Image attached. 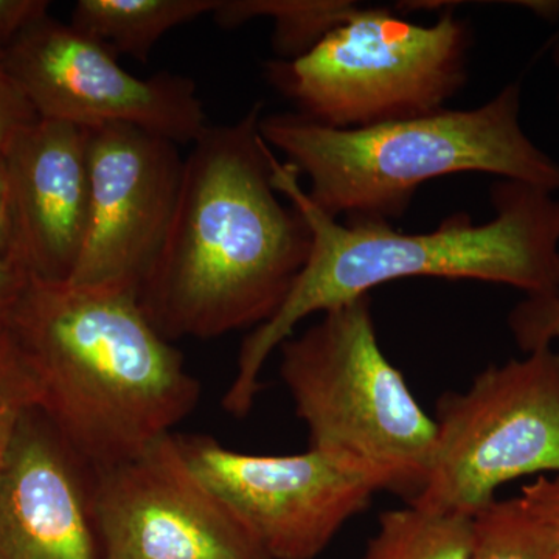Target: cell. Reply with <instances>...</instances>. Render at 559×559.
<instances>
[{
	"label": "cell",
	"mask_w": 559,
	"mask_h": 559,
	"mask_svg": "<svg viewBox=\"0 0 559 559\" xmlns=\"http://www.w3.org/2000/svg\"><path fill=\"white\" fill-rule=\"evenodd\" d=\"M263 103L209 127L183 159L175 215L139 304L168 341L257 329L282 307L311 252V230L272 183Z\"/></svg>",
	"instance_id": "6da1fadb"
},
{
	"label": "cell",
	"mask_w": 559,
	"mask_h": 559,
	"mask_svg": "<svg viewBox=\"0 0 559 559\" xmlns=\"http://www.w3.org/2000/svg\"><path fill=\"white\" fill-rule=\"evenodd\" d=\"M272 183L307 221L311 252L280 310L242 342L237 373L223 399L234 417L249 414L267 359L312 314L370 296L396 280H476L528 294L550 289L559 264V200L549 191L499 180L492 186L495 216L485 224L468 215L444 219L425 234H403L390 224L347 226L316 207L289 162L272 153Z\"/></svg>",
	"instance_id": "7a4b0ae2"
},
{
	"label": "cell",
	"mask_w": 559,
	"mask_h": 559,
	"mask_svg": "<svg viewBox=\"0 0 559 559\" xmlns=\"http://www.w3.org/2000/svg\"><path fill=\"white\" fill-rule=\"evenodd\" d=\"M10 330L40 388V406L87 466L135 457L197 409L201 384L135 294L33 277Z\"/></svg>",
	"instance_id": "3957f363"
},
{
	"label": "cell",
	"mask_w": 559,
	"mask_h": 559,
	"mask_svg": "<svg viewBox=\"0 0 559 559\" xmlns=\"http://www.w3.org/2000/svg\"><path fill=\"white\" fill-rule=\"evenodd\" d=\"M521 83L474 109L433 112L362 128H331L297 112L260 119V135L310 180L312 204L347 226L403 218L423 183L485 173L559 191V164L525 134Z\"/></svg>",
	"instance_id": "277c9868"
},
{
	"label": "cell",
	"mask_w": 559,
	"mask_h": 559,
	"mask_svg": "<svg viewBox=\"0 0 559 559\" xmlns=\"http://www.w3.org/2000/svg\"><path fill=\"white\" fill-rule=\"evenodd\" d=\"M278 349L308 450L377 471L411 502L428 479L436 421L382 352L370 296L322 312Z\"/></svg>",
	"instance_id": "5b68a950"
},
{
	"label": "cell",
	"mask_w": 559,
	"mask_h": 559,
	"mask_svg": "<svg viewBox=\"0 0 559 559\" xmlns=\"http://www.w3.org/2000/svg\"><path fill=\"white\" fill-rule=\"evenodd\" d=\"M473 32L447 10L432 25L358 7L294 60H272L267 80L297 114L331 128H362L447 108L468 79Z\"/></svg>",
	"instance_id": "8992f818"
},
{
	"label": "cell",
	"mask_w": 559,
	"mask_h": 559,
	"mask_svg": "<svg viewBox=\"0 0 559 559\" xmlns=\"http://www.w3.org/2000/svg\"><path fill=\"white\" fill-rule=\"evenodd\" d=\"M436 451L412 506L473 516L503 485L559 476V349L480 371L437 403Z\"/></svg>",
	"instance_id": "52a82bcc"
},
{
	"label": "cell",
	"mask_w": 559,
	"mask_h": 559,
	"mask_svg": "<svg viewBox=\"0 0 559 559\" xmlns=\"http://www.w3.org/2000/svg\"><path fill=\"white\" fill-rule=\"evenodd\" d=\"M191 469L249 528L270 559L318 558L380 491L377 471L307 450L255 455L209 436H176Z\"/></svg>",
	"instance_id": "ba28073f"
},
{
	"label": "cell",
	"mask_w": 559,
	"mask_h": 559,
	"mask_svg": "<svg viewBox=\"0 0 559 559\" xmlns=\"http://www.w3.org/2000/svg\"><path fill=\"white\" fill-rule=\"evenodd\" d=\"M5 61L39 119L86 130L130 124L176 145H193L209 128L193 80L131 75L108 47L50 14L11 44Z\"/></svg>",
	"instance_id": "9c48e42d"
},
{
	"label": "cell",
	"mask_w": 559,
	"mask_h": 559,
	"mask_svg": "<svg viewBox=\"0 0 559 559\" xmlns=\"http://www.w3.org/2000/svg\"><path fill=\"white\" fill-rule=\"evenodd\" d=\"M91 511L103 559H270L191 469L176 433L91 471Z\"/></svg>",
	"instance_id": "30bf717a"
},
{
	"label": "cell",
	"mask_w": 559,
	"mask_h": 559,
	"mask_svg": "<svg viewBox=\"0 0 559 559\" xmlns=\"http://www.w3.org/2000/svg\"><path fill=\"white\" fill-rule=\"evenodd\" d=\"M90 131V224L68 282L139 297L170 229L183 159L171 140L130 124Z\"/></svg>",
	"instance_id": "8fae6325"
},
{
	"label": "cell",
	"mask_w": 559,
	"mask_h": 559,
	"mask_svg": "<svg viewBox=\"0 0 559 559\" xmlns=\"http://www.w3.org/2000/svg\"><path fill=\"white\" fill-rule=\"evenodd\" d=\"M91 131L39 119L5 150L14 246L33 277L68 282L86 238Z\"/></svg>",
	"instance_id": "7c38bea8"
},
{
	"label": "cell",
	"mask_w": 559,
	"mask_h": 559,
	"mask_svg": "<svg viewBox=\"0 0 559 559\" xmlns=\"http://www.w3.org/2000/svg\"><path fill=\"white\" fill-rule=\"evenodd\" d=\"M0 559H103L91 471L39 409L22 421L0 476Z\"/></svg>",
	"instance_id": "4fadbf2b"
},
{
	"label": "cell",
	"mask_w": 559,
	"mask_h": 559,
	"mask_svg": "<svg viewBox=\"0 0 559 559\" xmlns=\"http://www.w3.org/2000/svg\"><path fill=\"white\" fill-rule=\"evenodd\" d=\"M219 0H80L69 24L110 51L146 62L168 32L218 9Z\"/></svg>",
	"instance_id": "5bb4252c"
},
{
	"label": "cell",
	"mask_w": 559,
	"mask_h": 559,
	"mask_svg": "<svg viewBox=\"0 0 559 559\" xmlns=\"http://www.w3.org/2000/svg\"><path fill=\"white\" fill-rule=\"evenodd\" d=\"M358 7L340 0H219L212 16L227 31L257 17H270L275 60L288 61L307 53Z\"/></svg>",
	"instance_id": "9a60e30c"
},
{
	"label": "cell",
	"mask_w": 559,
	"mask_h": 559,
	"mask_svg": "<svg viewBox=\"0 0 559 559\" xmlns=\"http://www.w3.org/2000/svg\"><path fill=\"white\" fill-rule=\"evenodd\" d=\"M362 559H471V516L412 503L385 511Z\"/></svg>",
	"instance_id": "2e32d148"
},
{
	"label": "cell",
	"mask_w": 559,
	"mask_h": 559,
	"mask_svg": "<svg viewBox=\"0 0 559 559\" xmlns=\"http://www.w3.org/2000/svg\"><path fill=\"white\" fill-rule=\"evenodd\" d=\"M471 559H558L554 536L521 496L471 516Z\"/></svg>",
	"instance_id": "e0dca14e"
},
{
	"label": "cell",
	"mask_w": 559,
	"mask_h": 559,
	"mask_svg": "<svg viewBox=\"0 0 559 559\" xmlns=\"http://www.w3.org/2000/svg\"><path fill=\"white\" fill-rule=\"evenodd\" d=\"M40 388L10 326L0 329V476L24 418L39 409Z\"/></svg>",
	"instance_id": "ac0fdd59"
},
{
	"label": "cell",
	"mask_w": 559,
	"mask_h": 559,
	"mask_svg": "<svg viewBox=\"0 0 559 559\" xmlns=\"http://www.w3.org/2000/svg\"><path fill=\"white\" fill-rule=\"evenodd\" d=\"M511 336L522 352L551 347L559 341V264L557 280L550 289L528 294L510 311Z\"/></svg>",
	"instance_id": "d6986e66"
},
{
	"label": "cell",
	"mask_w": 559,
	"mask_h": 559,
	"mask_svg": "<svg viewBox=\"0 0 559 559\" xmlns=\"http://www.w3.org/2000/svg\"><path fill=\"white\" fill-rule=\"evenodd\" d=\"M39 120L20 84L11 75L5 50H0V148L5 151L22 131Z\"/></svg>",
	"instance_id": "ffe728a7"
},
{
	"label": "cell",
	"mask_w": 559,
	"mask_h": 559,
	"mask_svg": "<svg viewBox=\"0 0 559 559\" xmlns=\"http://www.w3.org/2000/svg\"><path fill=\"white\" fill-rule=\"evenodd\" d=\"M47 0H0V50H7L33 24L49 16Z\"/></svg>",
	"instance_id": "44dd1931"
},
{
	"label": "cell",
	"mask_w": 559,
	"mask_h": 559,
	"mask_svg": "<svg viewBox=\"0 0 559 559\" xmlns=\"http://www.w3.org/2000/svg\"><path fill=\"white\" fill-rule=\"evenodd\" d=\"M520 496L550 530L559 559V476L535 477L522 487Z\"/></svg>",
	"instance_id": "7402d4cb"
},
{
	"label": "cell",
	"mask_w": 559,
	"mask_h": 559,
	"mask_svg": "<svg viewBox=\"0 0 559 559\" xmlns=\"http://www.w3.org/2000/svg\"><path fill=\"white\" fill-rule=\"evenodd\" d=\"M31 272L13 255L0 259V329L10 325L11 316L27 288Z\"/></svg>",
	"instance_id": "603a6c76"
},
{
	"label": "cell",
	"mask_w": 559,
	"mask_h": 559,
	"mask_svg": "<svg viewBox=\"0 0 559 559\" xmlns=\"http://www.w3.org/2000/svg\"><path fill=\"white\" fill-rule=\"evenodd\" d=\"M13 210H11V190L9 162L5 151L0 148V259L13 253Z\"/></svg>",
	"instance_id": "cb8c5ba5"
},
{
	"label": "cell",
	"mask_w": 559,
	"mask_h": 559,
	"mask_svg": "<svg viewBox=\"0 0 559 559\" xmlns=\"http://www.w3.org/2000/svg\"><path fill=\"white\" fill-rule=\"evenodd\" d=\"M551 61H554L555 68L559 70V40L555 44L554 51H551ZM559 100V92H558Z\"/></svg>",
	"instance_id": "d4e9b609"
}]
</instances>
